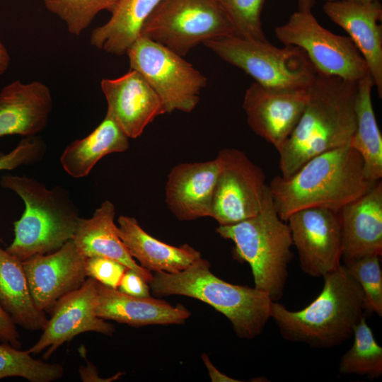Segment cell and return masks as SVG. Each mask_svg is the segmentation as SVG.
<instances>
[{"instance_id": "6da1fadb", "label": "cell", "mask_w": 382, "mask_h": 382, "mask_svg": "<svg viewBox=\"0 0 382 382\" xmlns=\"http://www.w3.org/2000/svg\"><path fill=\"white\" fill-rule=\"evenodd\" d=\"M375 183L367 178L361 155L347 144L311 158L289 178L274 176L268 187L279 216L286 222L303 209L338 212Z\"/></svg>"}, {"instance_id": "7a4b0ae2", "label": "cell", "mask_w": 382, "mask_h": 382, "mask_svg": "<svg viewBox=\"0 0 382 382\" xmlns=\"http://www.w3.org/2000/svg\"><path fill=\"white\" fill-rule=\"evenodd\" d=\"M357 82L317 72L308 100L279 154L281 176L289 178L311 158L350 144L356 127Z\"/></svg>"}, {"instance_id": "3957f363", "label": "cell", "mask_w": 382, "mask_h": 382, "mask_svg": "<svg viewBox=\"0 0 382 382\" xmlns=\"http://www.w3.org/2000/svg\"><path fill=\"white\" fill-rule=\"evenodd\" d=\"M323 277L322 291L301 310L290 311L272 301L271 318L285 340L318 349L335 347L352 336L364 316L363 291L344 265Z\"/></svg>"}, {"instance_id": "277c9868", "label": "cell", "mask_w": 382, "mask_h": 382, "mask_svg": "<svg viewBox=\"0 0 382 382\" xmlns=\"http://www.w3.org/2000/svg\"><path fill=\"white\" fill-rule=\"evenodd\" d=\"M149 286L156 296H185L209 304L228 319L242 339L261 335L271 318L272 301L266 292L222 280L202 257L180 272H155Z\"/></svg>"}, {"instance_id": "5b68a950", "label": "cell", "mask_w": 382, "mask_h": 382, "mask_svg": "<svg viewBox=\"0 0 382 382\" xmlns=\"http://www.w3.org/2000/svg\"><path fill=\"white\" fill-rule=\"evenodd\" d=\"M2 187L16 192L23 201L24 212L13 223L14 238L6 250L21 261L52 253L73 238L79 211L62 186L51 189L37 180L6 175Z\"/></svg>"}, {"instance_id": "8992f818", "label": "cell", "mask_w": 382, "mask_h": 382, "mask_svg": "<svg viewBox=\"0 0 382 382\" xmlns=\"http://www.w3.org/2000/svg\"><path fill=\"white\" fill-rule=\"evenodd\" d=\"M216 232L234 243L233 256L250 265L254 287L266 292L272 301L284 295L288 266L293 258L291 235L287 222L275 209L268 185L259 213Z\"/></svg>"}, {"instance_id": "52a82bcc", "label": "cell", "mask_w": 382, "mask_h": 382, "mask_svg": "<svg viewBox=\"0 0 382 382\" xmlns=\"http://www.w3.org/2000/svg\"><path fill=\"white\" fill-rule=\"evenodd\" d=\"M204 45L262 86L308 88L317 74L304 51L296 46L277 47L267 40H250L236 36L210 40Z\"/></svg>"}, {"instance_id": "ba28073f", "label": "cell", "mask_w": 382, "mask_h": 382, "mask_svg": "<svg viewBox=\"0 0 382 382\" xmlns=\"http://www.w3.org/2000/svg\"><path fill=\"white\" fill-rule=\"evenodd\" d=\"M141 35L184 57L199 44L235 34L214 0H160Z\"/></svg>"}, {"instance_id": "9c48e42d", "label": "cell", "mask_w": 382, "mask_h": 382, "mask_svg": "<svg viewBox=\"0 0 382 382\" xmlns=\"http://www.w3.org/2000/svg\"><path fill=\"white\" fill-rule=\"evenodd\" d=\"M130 69L139 72L160 98L165 113L192 112L207 78L164 45L140 35L127 50Z\"/></svg>"}, {"instance_id": "30bf717a", "label": "cell", "mask_w": 382, "mask_h": 382, "mask_svg": "<svg viewBox=\"0 0 382 382\" xmlns=\"http://www.w3.org/2000/svg\"><path fill=\"white\" fill-rule=\"evenodd\" d=\"M284 45L302 49L319 74L357 82L369 73L362 55L349 36L323 27L311 11L298 10L274 30Z\"/></svg>"}, {"instance_id": "8fae6325", "label": "cell", "mask_w": 382, "mask_h": 382, "mask_svg": "<svg viewBox=\"0 0 382 382\" xmlns=\"http://www.w3.org/2000/svg\"><path fill=\"white\" fill-rule=\"evenodd\" d=\"M220 170L214 185L210 217L230 226L257 215L267 185L262 169L236 149L221 150Z\"/></svg>"}, {"instance_id": "7c38bea8", "label": "cell", "mask_w": 382, "mask_h": 382, "mask_svg": "<svg viewBox=\"0 0 382 382\" xmlns=\"http://www.w3.org/2000/svg\"><path fill=\"white\" fill-rule=\"evenodd\" d=\"M301 269L323 277L341 264L342 236L337 212L323 207L297 211L286 221Z\"/></svg>"}, {"instance_id": "4fadbf2b", "label": "cell", "mask_w": 382, "mask_h": 382, "mask_svg": "<svg viewBox=\"0 0 382 382\" xmlns=\"http://www.w3.org/2000/svg\"><path fill=\"white\" fill-rule=\"evenodd\" d=\"M308 100V88H280L252 83L243 108L247 122L279 152L298 124Z\"/></svg>"}, {"instance_id": "5bb4252c", "label": "cell", "mask_w": 382, "mask_h": 382, "mask_svg": "<svg viewBox=\"0 0 382 382\" xmlns=\"http://www.w3.org/2000/svg\"><path fill=\"white\" fill-rule=\"evenodd\" d=\"M97 304V282L87 277L81 287L56 302L42 334L28 351L36 354L47 349L43 359H48L60 346L81 333L96 332L112 335L115 327L96 315Z\"/></svg>"}, {"instance_id": "9a60e30c", "label": "cell", "mask_w": 382, "mask_h": 382, "mask_svg": "<svg viewBox=\"0 0 382 382\" xmlns=\"http://www.w3.org/2000/svg\"><path fill=\"white\" fill-rule=\"evenodd\" d=\"M85 261L86 257L71 239L52 253L22 262L38 309L50 313L60 298L81 286L87 278Z\"/></svg>"}, {"instance_id": "2e32d148", "label": "cell", "mask_w": 382, "mask_h": 382, "mask_svg": "<svg viewBox=\"0 0 382 382\" xmlns=\"http://www.w3.org/2000/svg\"><path fill=\"white\" fill-rule=\"evenodd\" d=\"M101 90L110 115L129 139L141 136L146 127L165 110L157 93L137 71L130 69L117 79H104Z\"/></svg>"}, {"instance_id": "e0dca14e", "label": "cell", "mask_w": 382, "mask_h": 382, "mask_svg": "<svg viewBox=\"0 0 382 382\" xmlns=\"http://www.w3.org/2000/svg\"><path fill=\"white\" fill-rule=\"evenodd\" d=\"M326 16L344 29L364 59L374 86L382 97V6L378 0L368 3L325 1Z\"/></svg>"}, {"instance_id": "ac0fdd59", "label": "cell", "mask_w": 382, "mask_h": 382, "mask_svg": "<svg viewBox=\"0 0 382 382\" xmlns=\"http://www.w3.org/2000/svg\"><path fill=\"white\" fill-rule=\"evenodd\" d=\"M344 263L382 255V182L338 212Z\"/></svg>"}, {"instance_id": "d6986e66", "label": "cell", "mask_w": 382, "mask_h": 382, "mask_svg": "<svg viewBox=\"0 0 382 382\" xmlns=\"http://www.w3.org/2000/svg\"><path fill=\"white\" fill-rule=\"evenodd\" d=\"M220 166L216 156L204 162L181 163L171 169L166 185V202L178 220L210 217Z\"/></svg>"}, {"instance_id": "ffe728a7", "label": "cell", "mask_w": 382, "mask_h": 382, "mask_svg": "<svg viewBox=\"0 0 382 382\" xmlns=\"http://www.w3.org/2000/svg\"><path fill=\"white\" fill-rule=\"evenodd\" d=\"M52 109L51 92L45 83L11 82L0 91V137L37 135L46 127Z\"/></svg>"}, {"instance_id": "44dd1931", "label": "cell", "mask_w": 382, "mask_h": 382, "mask_svg": "<svg viewBox=\"0 0 382 382\" xmlns=\"http://www.w3.org/2000/svg\"><path fill=\"white\" fill-rule=\"evenodd\" d=\"M97 290L96 313L104 320L139 328L149 325L182 324L191 315L181 304L173 306L151 296H132L98 282Z\"/></svg>"}, {"instance_id": "7402d4cb", "label": "cell", "mask_w": 382, "mask_h": 382, "mask_svg": "<svg viewBox=\"0 0 382 382\" xmlns=\"http://www.w3.org/2000/svg\"><path fill=\"white\" fill-rule=\"evenodd\" d=\"M115 216L112 202L103 201L91 217L79 218L72 240L86 257L99 256L117 261L149 284L153 274L141 267L129 254L118 235Z\"/></svg>"}, {"instance_id": "603a6c76", "label": "cell", "mask_w": 382, "mask_h": 382, "mask_svg": "<svg viewBox=\"0 0 382 382\" xmlns=\"http://www.w3.org/2000/svg\"><path fill=\"white\" fill-rule=\"evenodd\" d=\"M117 224L118 235L131 256L151 272L176 273L202 257L188 244L173 246L155 238L134 217L120 216Z\"/></svg>"}, {"instance_id": "cb8c5ba5", "label": "cell", "mask_w": 382, "mask_h": 382, "mask_svg": "<svg viewBox=\"0 0 382 382\" xmlns=\"http://www.w3.org/2000/svg\"><path fill=\"white\" fill-rule=\"evenodd\" d=\"M129 137L108 113L96 129L86 137L76 139L64 149L60 163L64 170L74 178L89 175L104 156L126 151Z\"/></svg>"}, {"instance_id": "d4e9b609", "label": "cell", "mask_w": 382, "mask_h": 382, "mask_svg": "<svg viewBox=\"0 0 382 382\" xmlns=\"http://www.w3.org/2000/svg\"><path fill=\"white\" fill-rule=\"evenodd\" d=\"M0 306L16 325L43 330L48 318L35 306L23 262L0 246Z\"/></svg>"}, {"instance_id": "484cf974", "label": "cell", "mask_w": 382, "mask_h": 382, "mask_svg": "<svg viewBox=\"0 0 382 382\" xmlns=\"http://www.w3.org/2000/svg\"><path fill=\"white\" fill-rule=\"evenodd\" d=\"M160 0H118L111 17L91 33L90 42L109 54L122 55L141 35L143 25Z\"/></svg>"}, {"instance_id": "4316f807", "label": "cell", "mask_w": 382, "mask_h": 382, "mask_svg": "<svg viewBox=\"0 0 382 382\" xmlns=\"http://www.w3.org/2000/svg\"><path fill=\"white\" fill-rule=\"evenodd\" d=\"M374 87L369 73L357 81L354 102L356 127L350 145L361 155L369 180L376 183L382 178V135L372 104Z\"/></svg>"}, {"instance_id": "83f0119b", "label": "cell", "mask_w": 382, "mask_h": 382, "mask_svg": "<svg viewBox=\"0 0 382 382\" xmlns=\"http://www.w3.org/2000/svg\"><path fill=\"white\" fill-rule=\"evenodd\" d=\"M352 347L341 357L338 370L342 375H358L373 380L382 375V347L364 316L355 326Z\"/></svg>"}, {"instance_id": "f1b7e54d", "label": "cell", "mask_w": 382, "mask_h": 382, "mask_svg": "<svg viewBox=\"0 0 382 382\" xmlns=\"http://www.w3.org/2000/svg\"><path fill=\"white\" fill-rule=\"evenodd\" d=\"M64 368L57 363L36 359L28 351L8 344L0 345V380L21 377L30 382H52L62 377Z\"/></svg>"}, {"instance_id": "f546056e", "label": "cell", "mask_w": 382, "mask_h": 382, "mask_svg": "<svg viewBox=\"0 0 382 382\" xmlns=\"http://www.w3.org/2000/svg\"><path fill=\"white\" fill-rule=\"evenodd\" d=\"M231 25L235 36L250 40H267L261 13L265 0H214Z\"/></svg>"}, {"instance_id": "4dcf8cb0", "label": "cell", "mask_w": 382, "mask_h": 382, "mask_svg": "<svg viewBox=\"0 0 382 382\" xmlns=\"http://www.w3.org/2000/svg\"><path fill=\"white\" fill-rule=\"evenodd\" d=\"M118 0H43L47 9L66 25L69 33L79 36L96 16L103 10L111 12Z\"/></svg>"}, {"instance_id": "1f68e13d", "label": "cell", "mask_w": 382, "mask_h": 382, "mask_svg": "<svg viewBox=\"0 0 382 382\" xmlns=\"http://www.w3.org/2000/svg\"><path fill=\"white\" fill-rule=\"evenodd\" d=\"M378 255L364 256L343 265L360 285L366 311L382 316V270Z\"/></svg>"}, {"instance_id": "d6a6232c", "label": "cell", "mask_w": 382, "mask_h": 382, "mask_svg": "<svg viewBox=\"0 0 382 382\" xmlns=\"http://www.w3.org/2000/svg\"><path fill=\"white\" fill-rule=\"evenodd\" d=\"M46 149L45 141L37 135L23 137L10 152H0V170L37 163L44 158Z\"/></svg>"}, {"instance_id": "836d02e7", "label": "cell", "mask_w": 382, "mask_h": 382, "mask_svg": "<svg viewBox=\"0 0 382 382\" xmlns=\"http://www.w3.org/2000/svg\"><path fill=\"white\" fill-rule=\"evenodd\" d=\"M85 269L87 277L117 289L125 272L129 268L112 259L93 256L86 257Z\"/></svg>"}, {"instance_id": "e575fe53", "label": "cell", "mask_w": 382, "mask_h": 382, "mask_svg": "<svg viewBox=\"0 0 382 382\" xmlns=\"http://www.w3.org/2000/svg\"><path fill=\"white\" fill-rule=\"evenodd\" d=\"M149 283L134 271L127 269L119 284L117 290L136 297H149L150 286Z\"/></svg>"}, {"instance_id": "d590c367", "label": "cell", "mask_w": 382, "mask_h": 382, "mask_svg": "<svg viewBox=\"0 0 382 382\" xmlns=\"http://www.w3.org/2000/svg\"><path fill=\"white\" fill-rule=\"evenodd\" d=\"M0 340L14 347H21V337L16 325L0 306Z\"/></svg>"}, {"instance_id": "8d00e7d4", "label": "cell", "mask_w": 382, "mask_h": 382, "mask_svg": "<svg viewBox=\"0 0 382 382\" xmlns=\"http://www.w3.org/2000/svg\"><path fill=\"white\" fill-rule=\"evenodd\" d=\"M79 375L81 381L85 382L91 381H99V382H106V381H112L117 380L123 375V373H117L114 375L112 377L108 378H103L99 376L98 371L96 366L91 364L90 361H88L86 366H82L79 369Z\"/></svg>"}, {"instance_id": "74e56055", "label": "cell", "mask_w": 382, "mask_h": 382, "mask_svg": "<svg viewBox=\"0 0 382 382\" xmlns=\"http://www.w3.org/2000/svg\"><path fill=\"white\" fill-rule=\"evenodd\" d=\"M202 359L207 369L208 370L209 376L212 382H240L237 380L228 376L227 375L219 371L215 366L212 363L209 357L206 354H202Z\"/></svg>"}, {"instance_id": "f35d334b", "label": "cell", "mask_w": 382, "mask_h": 382, "mask_svg": "<svg viewBox=\"0 0 382 382\" xmlns=\"http://www.w3.org/2000/svg\"><path fill=\"white\" fill-rule=\"evenodd\" d=\"M10 64L9 54L1 40L0 35V76L8 69Z\"/></svg>"}, {"instance_id": "ab89813d", "label": "cell", "mask_w": 382, "mask_h": 382, "mask_svg": "<svg viewBox=\"0 0 382 382\" xmlns=\"http://www.w3.org/2000/svg\"><path fill=\"white\" fill-rule=\"evenodd\" d=\"M298 10L303 11H311L316 0H296Z\"/></svg>"}, {"instance_id": "60d3db41", "label": "cell", "mask_w": 382, "mask_h": 382, "mask_svg": "<svg viewBox=\"0 0 382 382\" xmlns=\"http://www.w3.org/2000/svg\"><path fill=\"white\" fill-rule=\"evenodd\" d=\"M324 1H346L351 2H357V3H368L373 1L374 0H323Z\"/></svg>"}]
</instances>
